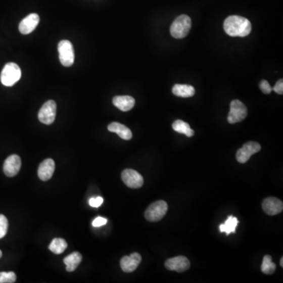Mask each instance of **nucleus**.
I'll return each mask as SVG.
<instances>
[{"mask_svg":"<svg viewBox=\"0 0 283 283\" xmlns=\"http://www.w3.org/2000/svg\"><path fill=\"white\" fill-rule=\"evenodd\" d=\"M82 259H83L82 255L79 252H74L65 257L63 261L64 264L66 265V271L69 272L74 271L78 265L80 264Z\"/></svg>","mask_w":283,"mask_h":283,"instance_id":"obj_18","label":"nucleus"},{"mask_svg":"<svg viewBox=\"0 0 283 283\" xmlns=\"http://www.w3.org/2000/svg\"><path fill=\"white\" fill-rule=\"evenodd\" d=\"M191 28V19L187 15L182 14L172 22L170 32L175 39L186 37Z\"/></svg>","mask_w":283,"mask_h":283,"instance_id":"obj_2","label":"nucleus"},{"mask_svg":"<svg viewBox=\"0 0 283 283\" xmlns=\"http://www.w3.org/2000/svg\"><path fill=\"white\" fill-rule=\"evenodd\" d=\"M107 219L104 217H101V216H99V217L96 218V219L92 222V225L95 227H99V226H104L107 223Z\"/></svg>","mask_w":283,"mask_h":283,"instance_id":"obj_28","label":"nucleus"},{"mask_svg":"<svg viewBox=\"0 0 283 283\" xmlns=\"http://www.w3.org/2000/svg\"><path fill=\"white\" fill-rule=\"evenodd\" d=\"M260 150H261V146L257 142H248L238 151L236 159L239 163L245 164L250 160L252 155L257 154Z\"/></svg>","mask_w":283,"mask_h":283,"instance_id":"obj_8","label":"nucleus"},{"mask_svg":"<svg viewBox=\"0 0 283 283\" xmlns=\"http://www.w3.org/2000/svg\"><path fill=\"white\" fill-rule=\"evenodd\" d=\"M223 28L230 36H247L251 32L252 25L250 21L243 17L232 15L224 21Z\"/></svg>","mask_w":283,"mask_h":283,"instance_id":"obj_1","label":"nucleus"},{"mask_svg":"<svg viewBox=\"0 0 283 283\" xmlns=\"http://www.w3.org/2000/svg\"><path fill=\"white\" fill-rule=\"evenodd\" d=\"M165 267L169 271H175L177 272L182 273L187 271L191 267L190 260L183 256L173 257L168 259L165 261Z\"/></svg>","mask_w":283,"mask_h":283,"instance_id":"obj_10","label":"nucleus"},{"mask_svg":"<svg viewBox=\"0 0 283 283\" xmlns=\"http://www.w3.org/2000/svg\"><path fill=\"white\" fill-rule=\"evenodd\" d=\"M113 103L119 110L127 112L129 111L134 107L135 100L131 96H118L113 98Z\"/></svg>","mask_w":283,"mask_h":283,"instance_id":"obj_16","label":"nucleus"},{"mask_svg":"<svg viewBox=\"0 0 283 283\" xmlns=\"http://www.w3.org/2000/svg\"><path fill=\"white\" fill-rule=\"evenodd\" d=\"M21 167V160L19 156L13 154L6 159L4 165V172L8 177L18 175Z\"/></svg>","mask_w":283,"mask_h":283,"instance_id":"obj_11","label":"nucleus"},{"mask_svg":"<svg viewBox=\"0 0 283 283\" xmlns=\"http://www.w3.org/2000/svg\"><path fill=\"white\" fill-rule=\"evenodd\" d=\"M8 230V220L4 215L0 214V239L5 237Z\"/></svg>","mask_w":283,"mask_h":283,"instance_id":"obj_25","label":"nucleus"},{"mask_svg":"<svg viewBox=\"0 0 283 283\" xmlns=\"http://www.w3.org/2000/svg\"><path fill=\"white\" fill-rule=\"evenodd\" d=\"M247 114L246 106L239 100H233L230 103V109L227 117V121L230 124L241 122L247 117Z\"/></svg>","mask_w":283,"mask_h":283,"instance_id":"obj_6","label":"nucleus"},{"mask_svg":"<svg viewBox=\"0 0 283 283\" xmlns=\"http://www.w3.org/2000/svg\"><path fill=\"white\" fill-rule=\"evenodd\" d=\"M280 266L283 267V257H281V260H280Z\"/></svg>","mask_w":283,"mask_h":283,"instance_id":"obj_30","label":"nucleus"},{"mask_svg":"<svg viewBox=\"0 0 283 283\" xmlns=\"http://www.w3.org/2000/svg\"><path fill=\"white\" fill-rule=\"evenodd\" d=\"M57 105L53 100H49L42 105L39 113L38 118L42 124H52L56 117Z\"/></svg>","mask_w":283,"mask_h":283,"instance_id":"obj_7","label":"nucleus"},{"mask_svg":"<svg viewBox=\"0 0 283 283\" xmlns=\"http://www.w3.org/2000/svg\"><path fill=\"white\" fill-rule=\"evenodd\" d=\"M59 59L62 66L66 67L73 66L74 63L75 55L73 44L69 40L64 39L60 41L58 46Z\"/></svg>","mask_w":283,"mask_h":283,"instance_id":"obj_5","label":"nucleus"},{"mask_svg":"<svg viewBox=\"0 0 283 283\" xmlns=\"http://www.w3.org/2000/svg\"><path fill=\"white\" fill-rule=\"evenodd\" d=\"M21 70L16 63L10 62L6 64L3 69L0 80L3 84L7 87H11L21 79Z\"/></svg>","mask_w":283,"mask_h":283,"instance_id":"obj_3","label":"nucleus"},{"mask_svg":"<svg viewBox=\"0 0 283 283\" xmlns=\"http://www.w3.org/2000/svg\"><path fill=\"white\" fill-rule=\"evenodd\" d=\"M172 128L176 132L185 134L187 137L194 136V134H195V131L193 129H191L189 124L181 120H175V122L172 124Z\"/></svg>","mask_w":283,"mask_h":283,"instance_id":"obj_20","label":"nucleus"},{"mask_svg":"<svg viewBox=\"0 0 283 283\" xmlns=\"http://www.w3.org/2000/svg\"><path fill=\"white\" fill-rule=\"evenodd\" d=\"M276 265L272 262V258L269 255H265L263 259L261 265L262 272L266 274H271L275 271Z\"/></svg>","mask_w":283,"mask_h":283,"instance_id":"obj_23","label":"nucleus"},{"mask_svg":"<svg viewBox=\"0 0 283 283\" xmlns=\"http://www.w3.org/2000/svg\"><path fill=\"white\" fill-rule=\"evenodd\" d=\"M108 130L111 132L117 133L122 139L130 140L132 138V132L131 130L120 123L113 122L109 124Z\"/></svg>","mask_w":283,"mask_h":283,"instance_id":"obj_17","label":"nucleus"},{"mask_svg":"<svg viewBox=\"0 0 283 283\" xmlns=\"http://www.w3.org/2000/svg\"><path fill=\"white\" fill-rule=\"evenodd\" d=\"M262 208L266 214L269 216H275L282 212L283 203L278 198L271 197L264 199L262 203Z\"/></svg>","mask_w":283,"mask_h":283,"instance_id":"obj_13","label":"nucleus"},{"mask_svg":"<svg viewBox=\"0 0 283 283\" xmlns=\"http://www.w3.org/2000/svg\"><path fill=\"white\" fill-rule=\"evenodd\" d=\"M272 90H274V91H275L277 94L278 95H282L283 94V80L281 79V80H278L276 84L274 85V87H273Z\"/></svg>","mask_w":283,"mask_h":283,"instance_id":"obj_29","label":"nucleus"},{"mask_svg":"<svg viewBox=\"0 0 283 283\" xmlns=\"http://www.w3.org/2000/svg\"><path fill=\"white\" fill-rule=\"evenodd\" d=\"M67 246V243L65 239L56 238L54 239L50 244L49 250L55 254L59 255L65 252Z\"/></svg>","mask_w":283,"mask_h":283,"instance_id":"obj_21","label":"nucleus"},{"mask_svg":"<svg viewBox=\"0 0 283 283\" xmlns=\"http://www.w3.org/2000/svg\"><path fill=\"white\" fill-rule=\"evenodd\" d=\"M168 211V204L165 201H158L151 204L145 212V218L149 222H158L164 218Z\"/></svg>","mask_w":283,"mask_h":283,"instance_id":"obj_4","label":"nucleus"},{"mask_svg":"<svg viewBox=\"0 0 283 283\" xmlns=\"http://www.w3.org/2000/svg\"><path fill=\"white\" fill-rule=\"evenodd\" d=\"M141 261V255L138 253H133L120 260V267L124 272L131 273L136 270Z\"/></svg>","mask_w":283,"mask_h":283,"instance_id":"obj_12","label":"nucleus"},{"mask_svg":"<svg viewBox=\"0 0 283 283\" xmlns=\"http://www.w3.org/2000/svg\"><path fill=\"white\" fill-rule=\"evenodd\" d=\"M39 23V15L37 14H30L20 22V32L23 35L30 34L31 32L35 30Z\"/></svg>","mask_w":283,"mask_h":283,"instance_id":"obj_14","label":"nucleus"},{"mask_svg":"<svg viewBox=\"0 0 283 283\" xmlns=\"http://www.w3.org/2000/svg\"><path fill=\"white\" fill-rule=\"evenodd\" d=\"M55 170V163L53 159L48 158L39 165L38 168V176L42 181L49 180L53 175Z\"/></svg>","mask_w":283,"mask_h":283,"instance_id":"obj_15","label":"nucleus"},{"mask_svg":"<svg viewBox=\"0 0 283 283\" xmlns=\"http://www.w3.org/2000/svg\"><path fill=\"white\" fill-rule=\"evenodd\" d=\"M238 223H239V221H238L237 218L233 217L232 216H228V219H226V221L219 226V230L221 232H225L226 235H229L230 233L235 232Z\"/></svg>","mask_w":283,"mask_h":283,"instance_id":"obj_22","label":"nucleus"},{"mask_svg":"<svg viewBox=\"0 0 283 283\" xmlns=\"http://www.w3.org/2000/svg\"><path fill=\"white\" fill-rule=\"evenodd\" d=\"M103 203V198L102 197H96V198H90L89 200V205L93 208H98L101 206Z\"/></svg>","mask_w":283,"mask_h":283,"instance_id":"obj_27","label":"nucleus"},{"mask_svg":"<svg viewBox=\"0 0 283 283\" xmlns=\"http://www.w3.org/2000/svg\"><path fill=\"white\" fill-rule=\"evenodd\" d=\"M260 88L264 94H270L271 90H272V87H271V85L265 80L260 81Z\"/></svg>","mask_w":283,"mask_h":283,"instance_id":"obj_26","label":"nucleus"},{"mask_svg":"<svg viewBox=\"0 0 283 283\" xmlns=\"http://www.w3.org/2000/svg\"><path fill=\"white\" fill-rule=\"evenodd\" d=\"M17 276L13 271L0 272V283H14L16 281Z\"/></svg>","mask_w":283,"mask_h":283,"instance_id":"obj_24","label":"nucleus"},{"mask_svg":"<svg viewBox=\"0 0 283 283\" xmlns=\"http://www.w3.org/2000/svg\"><path fill=\"white\" fill-rule=\"evenodd\" d=\"M3 257V253L2 251H1V250H0V258H1V257Z\"/></svg>","mask_w":283,"mask_h":283,"instance_id":"obj_31","label":"nucleus"},{"mask_svg":"<svg viewBox=\"0 0 283 283\" xmlns=\"http://www.w3.org/2000/svg\"><path fill=\"white\" fill-rule=\"evenodd\" d=\"M172 93L178 97L190 98L195 95V89L191 85L175 84L172 87Z\"/></svg>","mask_w":283,"mask_h":283,"instance_id":"obj_19","label":"nucleus"},{"mask_svg":"<svg viewBox=\"0 0 283 283\" xmlns=\"http://www.w3.org/2000/svg\"><path fill=\"white\" fill-rule=\"evenodd\" d=\"M121 179L126 186L133 189H138L144 185V178L135 170H124L121 174Z\"/></svg>","mask_w":283,"mask_h":283,"instance_id":"obj_9","label":"nucleus"}]
</instances>
